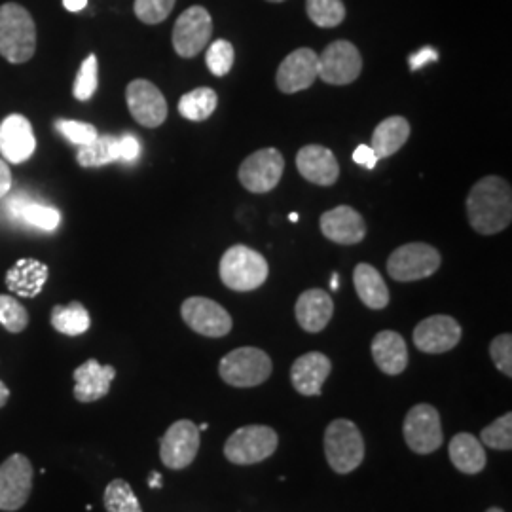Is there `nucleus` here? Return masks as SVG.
<instances>
[{"label":"nucleus","mask_w":512,"mask_h":512,"mask_svg":"<svg viewBox=\"0 0 512 512\" xmlns=\"http://www.w3.org/2000/svg\"><path fill=\"white\" fill-rule=\"evenodd\" d=\"M296 167L300 175L317 186H332L340 177V165L330 148L308 145L296 154Z\"/></svg>","instance_id":"412c9836"},{"label":"nucleus","mask_w":512,"mask_h":512,"mask_svg":"<svg viewBox=\"0 0 512 512\" xmlns=\"http://www.w3.org/2000/svg\"><path fill=\"white\" fill-rule=\"evenodd\" d=\"M148 486H150V488H162V475H160V473H152Z\"/></svg>","instance_id":"09e8293b"},{"label":"nucleus","mask_w":512,"mask_h":512,"mask_svg":"<svg viewBox=\"0 0 512 512\" xmlns=\"http://www.w3.org/2000/svg\"><path fill=\"white\" fill-rule=\"evenodd\" d=\"M338 287H340V275L332 274V281H330V289H332V291H338Z\"/></svg>","instance_id":"8fccbe9b"},{"label":"nucleus","mask_w":512,"mask_h":512,"mask_svg":"<svg viewBox=\"0 0 512 512\" xmlns=\"http://www.w3.org/2000/svg\"><path fill=\"white\" fill-rule=\"evenodd\" d=\"M37 50V27L31 14L16 2L0 6V55L10 63H25Z\"/></svg>","instance_id":"f03ea898"},{"label":"nucleus","mask_w":512,"mask_h":512,"mask_svg":"<svg viewBox=\"0 0 512 512\" xmlns=\"http://www.w3.org/2000/svg\"><path fill=\"white\" fill-rule=\"evenodd\" d=\"M486 512H505L503 509H499V507H492V509H488Z\"/></svg>","instance_id":"864d4df0"},{"label":"nucleus","mask_w":512,"mask_h":512,"mask_svg":"<svg viewBox=\"0 0 512 512\" xmlns=\"http://www.w3.org/2000/svg\"><path fill=\"white\" fill-rule=\"evenodd\" d=\"M198 429H200V433H202V431H207V429H209V423H202Z\"/></svg>","instance_id":"603ef678"},{"label":"nucleus","mask_w":512,"mask_h":512,"mask_svg":"<svg viewBox=\"0 0 512 512\" xmlns=\"http://www.w3.org/2000/svg\"><path fill=\"white\" fill-rule=\"evenodd\" d=\"M440 253L427 243H408L387 258V274L399 283L427 279L440 268Z\"/></svg>","instance_id":"0eeeda50"},{"label":"nucleus","mask_w":512,"mask_h":512,"mask_svg":"<svg viewBox=\"0 0 512 512\" xmlns=\"http://www.w3.org/2000/svg\"><path fill=\"white\" fill-rule=\"evenodd\" d=\"M410 137V124L403 116H389L378 124L372 135L370 147L376 152L378 160H385L399 152Z\"/></svg>","instance_id":"cd10ccee"},{"label":"nucleus","mask_w":512,"mask_h":512,"mask_svg":"<svg viewBox=\"0 0 512 512\" xmlns=\"http://www.w3.org/2000/svg\"><path fill=\"white\" fill-rule=\"evenodd\" d=\"M289 220H291V222H298V213H291Z\"/></svg>","instance_id":"3c124183"},{"label":"nucleus","mask_w":512,"mask_h":512,"mask_svg":"<svg viewBox=\"0 0 512 512\" xmlns=\"http://www.w3.org/2000/svg\"><path fill=\"white\" fill-rule=\"evenodd\" d=\"M8 399H10V389L6 387L4 382H0V408H2V406H6Z\"/></svg>","instance_id":"de8ad7c7"},{"label":"nucleus","mask_w":512,"mask_h":512,"mask_svg":"<svg viewBox=\"0 0 512 512\" xmlns=\"http://www.w3.org/2000/svg\"><path fill=\"white\" fill-rule=\"evenodd\" d=\"M213 37V19L203 6H190L173 27V48L181 57H196Z\"/></svg>","instance_id":"ddd939ff"},{"label":"nucleus","mask_w":512,"mask_h":512,"mask_svg":"<svg viewBox=\"0 0 512 512\" xmlns=\"http://www.w3.org/2000/svg\"><path fill=\"white\" fill-rule=\"evenodd\" d=\"M103 501H105L107 512H143L133 488L122 478H116L110 482L105 490Z\"/></svg>","instance_id":"72a5a7b5"},{"label":"nucleus","mask_w":512,"mask_h":512,"mask_svg":"<svg viewBox=\"0 0 512 512\" xmlns=\"http://www.w3.org/2000/svg\"><path fill=\"white\" fill-rule=\"evenodd\" d=\"M274 370V363L266 351L258 348H238L222 357L220 378L232 387L247 389L262 385Z\"/></svg>","instance_id":"39448f33"},{"label":"nucleus","mask_w":512,"mask_h":512,"mask_svg":"<svg viewBox=\"0 0 512 512\" xmlns=\"http://www.w3.org/2000/svg\"><path fill=\"white\" fill-rule=\"evenodd\" d=\"M74 399L78 403H95L107 397L110 385L116 378L114 366L99 365V361L88 359L74 370Z\"/></svg>","instance_id":"4be33fe9"},{"label":"nucleus","mask_w":512,"mask_h":512,"mask_svg":"<svg viewBox=\"0 0 512 512\" xmlns=\"http://www.w3.org/2000/svg\"><path fill=\"white\" fill-rule=\"evenodd\" d=\"M323 444L327 461L338 475L353 473L365 459V439L353 421H330Z\"/></svg>","instance_id":"20e7f679"},{"label":"nucleus","mask_w":512,"mask_h":512,"mask_svg":"<svg viewBox=\"0 0 512 512\" xmlns=\"http://www.w3.org/2000/svg\"><path fill=\"white\" fill-rule=\"evenodd\" d=\"M76 162L82 167H103L120 162V141L114 135H99L93 143L78 148Z\"/></svg>","instance_id":"c756f323"},{"label":"nucleus","mask_w":512,"mask_h":512,"mask_svg":"<svg viewBox=\"0 0 512 512\" xmlns=\"http://www.w3.org/2000/svg\"><path fill=\"white\" fill-rule=\"evenodd\" d=\"M480 442L486 444L492 450H511L512 448V414L507 412L505 416L497 418L494 423H490L482 433H480Z\"/></svg>","instance_id":"e433bc0d"},{"label":"nucleus","mask_w":512,"mask_h":512,"mask_svg":"<svg viewBox=\"0 0 512 512\" xmlns=\"http://www.w3.org/2000/svg\"><path fill=\"white\" fill-rule=\"evenodd\" d=\"M33 492V465L27 456L14 454L0 465V511H19Z\"/></svg>","instance_id":"9b49d317"},{"label":"nucleus","mask_w":512,"mask_h":512,"mask_svg":"<svg viewBox=\"0 0 512 512\" xmlns=\"http://www.w3.org/2000/svg\"><path fill=\"white\" fill-rule=\"evenodd\" d=\"M372 357L387 376H399L408 366V348L403 336L395 330H382L372 340Z\"/></svg>","instance_id":"b1692460"},{"label":"nucleus","mask_w":512,"mask_h":512,"mask_svg":"<svg viewBox=\"0 0 512 512\" xmlns=\"http://www.w3.org/2000/svg\"><path fill=\"white\" fill-rule=\"evenodd\" d=\"M448 454L454 463V467L459 473L465 475H478L486 467V452L482 442L469 435V433H459L454 439L450 440Z\"/></svg>","instance_id":"bb28decb"},{"label":"nucleus","mask_w":512,"mask_h":512,"mask_svg":"<svg viewBox=\"0 0 512 512\" xmlns=\"http://www.w3.org/2000/svg\"><path fill=\"white\" fill-rule=\"evenodd\" d=\"M50 270L35 258H21L6 274L8 291L21 298H35L42 293Z\"/></svg>","instance_id":"393cba45"},{"label":"nucleus","mask_w":512,"mask_h":512,"mask_svg":"<svg viewBox=\"0 0 512 512\" xmlns=\"http://www.w3.org/2000/svg\"><path fill=\"white\" fill-rule=\"evenodd\" d=\"M177 0H135V16L147 25H158L173 12Z\"/></svg>","instance_id":"58836bf2"},{"label":"nucleus","mask_w":512,"mask_h":512,"mask_svg":"<svg viewBox=\"0 0 512 512\" xmlns=\"http://www.w3.org/2000/svg\"><path fill=\"white\" fill-rule=\"evenodd\" d=\"M353 285L361 302L370 310H384L389 304V289L382 274L370 264H357L353 270Z\"/></svg>","instance_id":"a878e982"},{"label":"nucleus","mask_w":512,"mask_h":512,"mask_svg":"<svg viewBox=\"0 0 512 512\" xmlns=\"http://www.w3.org/2000/svg\"><path fill=\"white\" fill-rule=\"evenodd\" d=\"M319 78V54L311 48H298L283 59L275 74V84L283 93L308 90Z\"/></svg>","instance_id":"dca6fc26"},{"label":"nucleus","mask_w":512,"mask_h":512,"mask_svg":"<svg viewBox=\"0 0 512 512\" xmlns=\"http://www.w3.org/2000/svg\"><path fill=\"white\" fill-rule=\"evenodd\" d=\"M268 2H285V0H268Z\"/></svg>","instance_id":"5fc2aeb1"},{"label":"nucleus","mask_w":512,"mask_h":512,"mask_svg":"<svg viewBox=\"0 0 512 512\" xmlns=\"http://www.w3.org/2000/svg\"><path fill=\"white\" fill-rule=\"evenodd\" d=\"M363 71V57L348 40H336L319 54V78L330 86L353 84Z\"/></svg>","instance_id":"1a4fd4ad"},{"label":"nucleus","mask_w":512,"mask_h":512,"mask_svg":"<svg viewBox=\"0 0 512 512\" xmlns=\"http://www.w3.org/2000/svg\"><path fill=\"white\" fill-rule=\"evenodd\" d=\"M490 357L497 366L499 372H503L507 378H512V336L511 334H499L490 344Z\"/></svg>","instance_id":"a19ab883"},{"label":"nucleus","mask_w":512,"mask_h":512,"mask_svg":"<svg viewBox=\"0 0 512 512\" xmlns=\"http://www.w3.org/2000/svg\"><path fill=\"white\" fill-rule=\"evenodd\" d=\"M10 190H12V173H10L8 164L4 160H0V200L4 196H8Z\"/></svg>","instance_id":"a18cd8bd"},{"label":"nucleus","mask_w":512,"mask_h":512,"mask_svg":"<svg viewBox=\"0 0 512 512\" xmlns=\"http://www.w3.org/2000/svg\"><path fill=\"white\" fill-rule=\"evenodd\" d=\"M219 274L228 289L236 293H249L266 283L270 268L266 258L255 249L247 245H234L220 258Z\"/></svg>","instance_id":"7ed1b4c3"},{"label":"nucleus","mask_w":512,"mask_h":512,"mask_svg":"<svg viewBox=\"0 0 512 512\" xmlns=\"http://www.w3.org/2000/svg\"><path fill=\"white\" fill-rule=\"evenodd\" d=\"M296 321L306 332H321L329 325L334 315V302L329 293L323 289H310L298 296L296 300Z\"/></svg>","instance_id":"5701e85b"},{"label":"nucleus","mask_w":512,"mask_h":512,"mask_svg":"<svg viewBox=\"0 0 512 512\" xmlns=\"http://www.w3.org/2000/svg\"><path fill=\"white\" fill-rule=\"evenodd\" d=\"M219 107L217 92L211 88H196L184 93L179 101L181 116L190 122H205Z\"/></svg>","instance_id":"2f4dec72"},{"label":"nucleus","mask_w":512,"mask_h":512,"mask_svg":"<svg viewBox=\"0 0 512 512\" xmlns=\"http://www.w3.org/2000/svg\"><path fill=\"white\" fill-rule=\"evenodd\" d=\"M55 129L76 147H86L93 143L99 133L92 124H86V122H76V120H57L55 122Z\"/></svg>","instance_id":"ea45409f"},{"label":"nucleus","mask_w":512,"mask_h":512,"mask_svg":"<svg viewBox=\"0 0 512 512\" xmlns=\"http://www.w3.org/2000/svg\"><path fill=\"white\" fill-rule=\"evenodd\" d=\"M63 4L69 12H80L88 6V0H63Z\"/></svg>","instance_id":"49530a36"},{"label":"nucleus","mask_w":512,"mask_h":512,"mask_svg":"<svg viewBox=\"0 0 512 512\" xmlns=\"http://www.w3.org/2000/svg\"><path fill=\"white\" fill-rule=\"evenodd\" d=\"M200 452V429L194 421H175L160 440V458L165 467L181 471L194 463Z\"/></svg>","instance_id":"f8f14e48"},{"label":"nucleus","mask_w":512,"mask_h":512,"mask_svg":"<svg viewBox=\"0 0 512 512\" xmlns=\"http://www.w3.org/2000/svg\"><path fill=\"white\" fill-rule=\"evenodd\" d=\"M126 101L133 120L145 128H160L167 118V101L156 84L133 80L126 90Z\"/></svg>","instance_id":"2eb2a0df"},{"label":"nucleus","mask_w":512,"mask_h":512,"mask_svg":"<svg viewBox=\"0 0 512 512\" xmlns=\"http://www.w3.org/2000/svg\"><path fill=\"white\" fill-rule=\"evenodd\" d=\"M437 59H439L437 50H433V48H421L420 52L410 55L408 63H410V69H412V71H420L427 63H433V61H437Z\"/></svg>","instance_id":"c03bdc74"},{"label":"nucleus","mask_w":512,"mask_h":512,"mask_svg":"<svg viewBox=\"0 0 512 512\" xmlns=\"http://www.w3.org/2000/svg\"><path fill=\"white\" fill-rule=\"evenodd\" d=\"M52 327L65 336H80L92 327V317L80 302H71L69 306H54Z\"/></svg>","instance_id":"7c9ffc66"},{"label":"nucleus","mask_w":512,"mask_h":512,"mask_svg":"<svg viewBox=\"0 0 512 512\" xmlns=\"http://www.w3.org/2000/svg\"><path fill=\"white\" fill-rule=\"evenodd\" d=\"M319 228L325 238L338 245H357L366 236V222L359 211L349 205H338L323 213Z\"/></svg>","instance_id":"6ab92c4d"},{"label":"nucleus","mask_w":512,"mask_h":512,"mask_svg":"<svg viewBox=\"0 0 512 512\" xmlns=\"http://www.w3.org/2000/svg\"><path fill=\"white\" fill-rule=\"evenodd\" d=\"M308 18L323 29L338 27L346 19V6L342 0H306Z\"/></svg>","instance_id":"473e14b6"},{"label":"nucleus","mask_w":512,"mask_h":512,"mask_svg":"<svg viewBox=\"0 0 512 512\" xmlns=\"http://www.w3.org/2000/svg\"><path fill=\"white\" fill-rule=\"evenodd\" d=\"M99 86V63L95 54H90L80 65V71L74 80L73 95L78 101L92 99Z\"/></svg>","instance_id":"f704fd0d"},{"label":"nucleus","mask_w":512,"mask_h":512,"mask_svg":"<svg viewBox=\"0 0 512 512\" xmlns=\"http://www.w3.org/2000/svg\"><path fill=\"white\" fill-rule=\"evenodd\" d=\"M463 330L458 321L450 315H431L423 319L414 329V344L423 353L439 355L456 348L461 340Z\"/></svg>","instance_id":"f3484780"},{"label":"nucleus","mask_w":512,"mask_h":512,"mask_svg":"<svg viewBox=\"0 0 512 512\" xmlns=\"http://www.w3.org/2000/svg\"><path fill=\"white\" fill-rule=\"evenodd\" d=\"M8 211L16 217V219L23 220L29 226H35L40 230L46 232H54L61 222V213L50 207V205H42V203L31 202L25 198H12L8 202Z\"/></svg>","instance_id":"c85d7f7f"},{"label":"nucleus","mask_w":512,"mask_h":512,"mask_svg":"<svg viewBox=\"0 0 512 512\" xmlns=\"http://www.w3.org/2000/svg\"><path fill=\"white\" fill-rule=\"evenodd\" d=\"M0 325L12 334H19L29 327V313L14 296L0 294Z\"/></svg>","instance_id":"c9c22d12"},{"label":"nucleus","mask_w":512,"mask_h":512,"mask_svg":"<svg viewBox=\"0 0 512 512\" xmlns=\"http://www.w3.org/2000/svg\"><path fill=\"white\" fill-rule=\"evenodd\" d=\"M181 315L190 329L207 338H222L234 327L232 315L219 302L205 296L186 298L181 306Z\"/></svg>","instance_id":"4468645a"},{"label":"nucleus","mask_w":512,"mask_h":512,"mask_svg":"<svg viewBox=\"0 0 512 512\" xmlns=\"http://www.w3.org/2000/svg\"><path fill=\"white\" fill-rule=\"evenodd\" d=\"M234 59H236L234 46L228 40H222V38L215 40L209 46L207 54H205L207 67L215 76H226V74L230 73L232 67H234Z\"/></svg>","instance_id":"4c0bfd02"},{"label":"nucleus","mask_w":512,"mask_h":512,"mask_svg":"<svg viewBox=\"0 0 512 512\" xmlns=\"http://www.w3.org/2000/svg\"><path fill=\"white\" fill-rule=\"evenodd\" d=\"M467 217L482 236L503 232L512 220L511 184L495 175L480 179L467 196Z\"/></svg>","instance_id":"f257e3e1"},{"label":"nucleus","mask_w":512,"mask_h":512,"mask_svg":"<svg viewBox=\"0 0 512 512\" xmlns=\"http://www.w3.org/2000/svg\"><path fill=\"white\" fill-rule=\"evenodd\" d=\"M283 171V154L277 148H262L243 160L239 167V183L253 194H268L281 181Z\"/></svg>","instance_id":"9d476101"},{"label":"nucleus","mask_w":512,"mask_h":512,"mask_svg":"<svg viewBox=\"0 0 512 512\" xmlns=\"http://www.w3.org/2000/svg\"><path fill=\"white\" fill-rule=\"evenodd\" d=\"M37 148L31 122L21 114H10L0 124V154L4 162L23 164Z\"/></svg>","instance_id":"a211bd4d"},{"label":"nucleus","mask_w":512,"mask_h":512,"mask_svg":"<svg viewBox=\"0 0 512 512\" xmlns=\"http://www.w3.org/2000/svg\"><path fill=\"white\" fill-rule=\"evenodd\" d=\"M353 162L361 165V167H365V169H374L376 164H378V156H376V152L372 150V147L359 145V147L355 148V152H353Z\"/></svg>","instance_id":"37998d69"},{"label":"nucleus","mask_w":512,"mask_h":512,"mask_svg":"<svg viewBox=\"0 0 512 512\" xmlns=\"http://www.w3.org/2000/svg\"><path fill=\"white\" fill-rule=\"evenodd\" d=\"M404 440L414 454L427 456L442 446V421L431 404H416L408 410L403 425Z\"/></svg>","instance_id":"6e6552de"},{"label":"nucleus","mask_w":512,"mask_h":512,"mask_svg":"<svg viewBox=\"0 0 512 512\" xmlns=\"http://www.w3.org/2000/svg\"><path fill=\"white\" fill-rule=\"evenodd\" d=\"M120 141V162H135L141 156V143L135 135L126 133L118 137Z\"/></svg>","instance_id":"79ce46f5"},{"label":"nucleus","mask_w":512,"mask_h":512,"mask_svg":"<svg viewBox=\"0 0 512 512\" xmlns=\"http://www.w3.org/2000/svg\"><path fill=\"white\" fill-rule=\"evenodd\" d=\"M279 437L268 425H245L232 433L224 444V456L234 465H256L274 456Z\"/></svg>","instance_id":"423d86ee"},{"label":"nucleus","mask_w":512,"mask_h":512,"mask_svg":"<svg viewBox=\"0 0 512 512\" xmlns=\"http://www.w3.org/2000/svg\"><path fill=\"white\" fill-rule=\"evenodd\" d=\"M332 372L329 357L310 351L298 357L291 368V384L304 397H319L323 393V385Z\"/></svg>","instance_id":"aec40b11"}]
</instances>
